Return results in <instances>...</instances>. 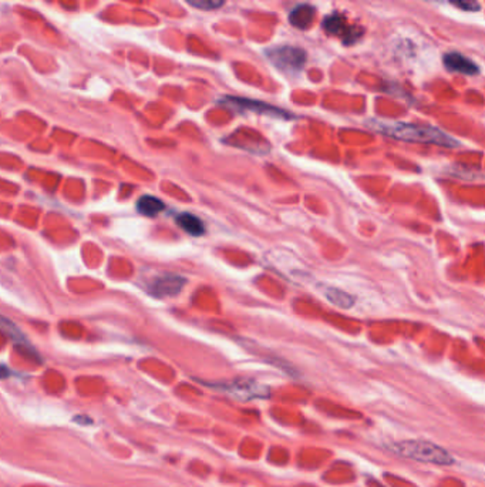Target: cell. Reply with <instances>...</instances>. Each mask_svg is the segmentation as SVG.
<instances>
[{
    "instance_id": "cell-2",
    "label": "cell",
    "mask_w": 485,
    "mask_h": 487,
    "mask_svg": "<svg viewBox=\"0 0 485 487\" xmlns=\"http://www.w3.org/2000/svg\"><path fill=\"white\" fill-rule=\"evenodd\" d=\"M392 450L397 454L424 463L451 464L453 456L443 447L426 440H405L392 445Z\"/></svg>"
},
{
    "instance_id": "cell-8",
    "label": "cell",
    "mask_w": 485,
    "mask_h": 487,
    "mask_svg": "<svg viewBox=\"0 0 485 487\" xmlns=\"http://www.w3.org/2000/svg\"><path fill=\"white\" fill-rule=\"evenodd\" d=\"M315 18V9L309 5H301L298 8H295L289 16L290 23L294 26L299 28V29H308Z\"/></svg>"
},
{
    "instance_id": "cell-11",
    "label": "cell",
    "mask_w": 485,
    "mask_h": 487,
    "mask_svg": "<svg viewBox=\"0 0 485 487\" xmlns=\"http://www.w3.org/2000/svg\"><path fill=\"white\" fill-rule=\"evenodd\" d=\"M326 297L328 300L337 305L339 308H352L354 305V298L352 295H349L347 292H343L340 289H335V288H330L328 292H326Z\"/></svg>"
},
{
    "instance_id": "cell-13",
    "label": "cell",
    "mask_w": 485,
    "mask_h": 487,
    "mask_svg": "<svg viewBox=\"0 0 485 487\" xmlns=\"http://www.w3.org/2000/svg\"><path fill=\"white\" fill-rule=\"evenodd\" d=\"M450 2L465 12H477L479 9V4L478 0H450Z\"/></svg>"
},
{
    "instance_id": "cell-1",
    "label": "cell",
    "mask_w": 485,
    "mask_h": 487,
    "mask_svg": "<svg viewBox=\"0 0 485 487\" xmlns=\"http://www.w3.org/2000/svg\"><path fill=\"white\" fill-rule=\"evenodd\" d=\"M369 126L384 134L397 140L405 141H416V143H429L437 144L441 147H457L458 143L447 133L420 124H409V123H397V122H381V120H370Z\"/></svg>"
},
{
    "instance_id": "cell-6",
    "label": "cell",
    "mask_w": 485,
    "mask_h": 487,
    "mask_svg": "<svg viewBox=\"0 0 485 487\" xmlns=\"http://www.w3.org/2000/svg\"><path fill=\"white\" fill-rule=\"evenodd\" d=\"M444 66L450 71L461 73V74H465V76H475V74L479 73L478 66L472 60H469L464 54L454 53V52L453 53H447L444 56Z\"/></svg>"
},
{
    "instance_id": "cell-3",
    "label": "cell",
    "mask_w": 485,
    "mask_h": 487,
    "mask_svg": "<svg viewBox=\"0 0 485 487\" xmlns=\"http://www.w3.org/2000/svg\"><path fill=\"white\" fill-rule=\"evenodd\" d=\"M268 57L277 69L287 73L299 71L306 61L305 52L299 47L292 46L273 47L268 52Z\"/></svg>"
},
{
    "instance_id": "cell-9",
    "label": "cell",
    "mask_w": 485,
    "mask_h": 487,
    "mask_svg": "<svg viewBox=\"0 0 485 487\" xmlns=\"http://www.w3.org/2000/svg\"><path fill=\"white\" fill-rule=\"evenodd\" d=\"M164 209L165 204L154 196H143L137 201V211L145 217H155L157 214L162 213Z\"/></svg>"
},
{
    "instance_id": "cell-7",
    "label": "cell",
    "mask_w": 485,
    "mask_h": 487,
    "mask_svg": "<svg viewBox=\"0 0 485 487\" xmlns=\"http://www.w3.org/2000/svg\"><path fill=\"white\" fill-rule=\"evenodd\" d=\"M176 224L189 235L193 237H201L205 233V225L204 223L193 214L189 213H182L176 218Z\"/></svg>"
},
{
    "instance_id": "cell-4",
    "label": "cell",
    "mask_w": 485,
    "mask_h": 487,
    "mask_svg": "<svg viewBox=\"0 0 485 487\" xmlns=\"http://www.w3.org/2000/svg\"><path fill=\"white\" fill-rule=\"evenodd\" d=\"M185 278L175 274H165L155 278L148 285V292L155 298H168L178 295L185 285Z\"/></svg>"
},
{
    "instance_id": "cell-10",
    "label": "cell",
    "mask_w": 485,
    "mask_h": 487,
    "mask_svg": "<svg viewBox=\"0 0 485 487\" xmlns=\"http://www.w3.org/2000/svg\"><path fill=\"white\" fill-rule=\"evenodd\" d=\"M227 102L236 105L241 109H246V110H253L258 113H263V115H276V116H286L285 112L275 109L269 105L261 103V102H251V100H244V99H227Z\"/></svg>"
},
{
    "instance_id": "cell-5",
    "label": "cell",
    "mask_w": 485,
    "mask_h": 487,
    "mask_svg": "<svg viewBox=\"0 0 485 487\" xmlns=\"http://www.w3.org/2000/svg\"><path fill=\"white\" fill-rule=\"evenodd\" d=\"M323 28L326 29L328 33L330 35H336L339 37L343 39L345 43H352L359 37V30L349 26L346 23V19L339 15V13H333L330 16H328L323 22Z\"/></svg>"
},
{
    "instance_id": "cell-12",
    "label": "cell",
    "mask_w": 485,
    "mask_h": 487,
    "mask_svg": "<svg viewBox=\"0 0 485 487\" xmlns=\"http://www.w3.org/2000/svg\"><path fill=\"white\" fill-rule=\"evenodd\" d=\"M186 2L197 9L214 11V9L221 8L227 2V0H186Z\"/></svg>"
}]
</instances>
